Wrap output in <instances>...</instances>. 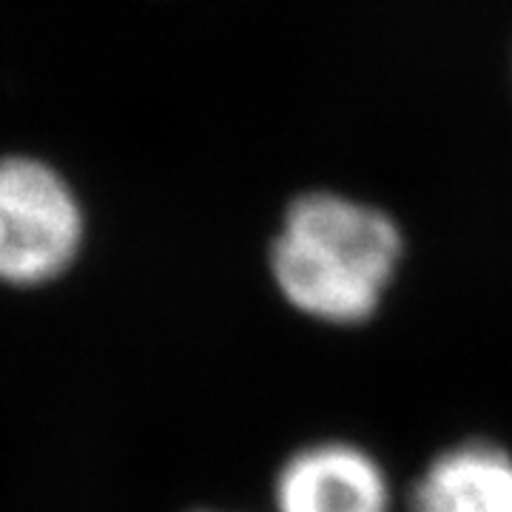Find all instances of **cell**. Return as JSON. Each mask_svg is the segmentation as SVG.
Listing matches in <instances>:
<instances>
[{
    "mask_svg": "<svg viewBox=\"0 0 512 512\" xmlns=\"http://www.w3.org/2000/svg\"><path fill=\"white\" fill-rule=\"evenodd\" d=\"M399 259L402 234L382 211L311 194L288 208L271 271L293 311L328 325H362L382 308Z\"/></svg>",
    "mask_w": 512,
    "mask_h": 512,
    "instance_id": "cell-1",
    "label": "cell"
},
{
    "mask_svg": "<svg viewBox=\"0 0 512 512\" xmlns=\"http://www.w3.org/2000/svg\"><path fill=\"white\" fill-rule=\"evenodd\" d=\"M83 217L69 185L29 157L0 160V282L40 285L77 256Z\"/></svg>",
    "mask_w": 512,
    "mask_h": 512,
    "instance_id": "cell-2",
    "label": "cell"
},
{
    "mask_svg": "<svg viewBox=\"0 0 512 512\" xmlns=\"http://www.w3.org/2000/svg\"><path fill=\"white\" fill-rule=\"evenodd\" d=\"M393 490L379 458L353 441H313L279 464L274 512H390Z\"/></svg>",
    "mask_w": 512,
    "mask_h": 512,
    "instance_id": "cell-3",
    "label": "cell"
},
{
    "mask_svg": "<svg viewBox=\"0 0 512 512\" xmlns=\"http://www.w3.org/2000/svg\"><path fill=\"white\" fill-rule=\"evenodd\" d=\"M410 512H512V453L470 439L441 450L416 478Z\"/></svg>",
    "mask_w": 512,
    "mask_h": 512,
    "instance_id": "cell-4",
    "label": "cell"
},
{
    "mask_svg": "<svg viewBox=\"0 0 512 512\" xmlns=\"http://www.w3.org/2000/svg\"><path fill=\"white\" fill-rule=\"evenodd\" d=\"M200 512H211V510H200Z\"/></svg>",
    "mask_w": 512,
    "mask_h": 512,
    "instance_id": "cell-5",
    "label": "cell"
}]
</instances>
